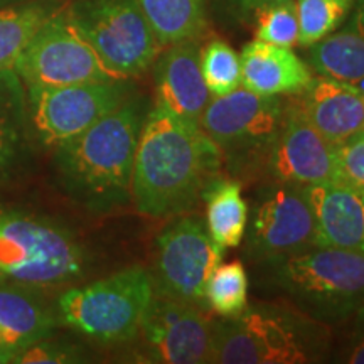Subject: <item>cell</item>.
<instances>
[{"label": "cell", "mask_w": 364, "mask_h": 364, "mask_svg": "<svg viewBox=\"0 0 364 364\" xmlns=\"http://www.w3.org/2000/svg\"><path fill=\"white\" fill-rule=\"evenodd\" d=\"M199 51L201 49L193 39L171 44L157 63L156 88L159 105L177 117L201 125L211 95L203 78Z\"/></svg>", "instance_id": "17"}, {"label": "cell", "mask_w": 364, "mask_h": 364, "mask_svg": "<svg viewBox=\"0 0 364 364\" xmlns=\"http://www.w3.org/2000/svg\"><path fill=\"white\" fill-rule=\"evenodd\" d=\"M31 134L46 147L75 139L127 100L125 80L26 88Z\"/></svg>", "instance_id": "11"}, {"label": "cell", "mask_w": 364, "mask_h": 364, "mask_svg": "<svg viewBox=\"0 0 364 364\" xmlns=\"http://www.w3.org/2000/svg\"><path fill=\"white\" fill-rule=\"evenodd\" d=\"M356 0H295L299 17V44H312L334 33L353 11Z\"/></svg>", "instance_id": "26"}, {"label": "cell", "mask_w": 364, "mask_h": 364, "mask_svg": "<svg viewBox=\"0 0 364 364\" xmlns=\"http://www.w3.org/2000/svg\"><path fill=\"white\" fill-rule=\"evenodd\" d=\"M255 36L263 43L290 48L299 44V17L295 0H268L255 9Z\"/></svg>", "instance_id": "28"}, {"label": "cell", "mask_w": 364, "mask_h": 364, "mask_svg": "<svg viewBox=\"0 0 364 364\" xmlns=\"http://www.w3.org/2000/svg\"><path fill=\"white\" fill-rule=\"evenodd\" d=\"M204 83L211 98L231 93L241 85V61L236 51L225 41H211L199 51Z\"/></svg>", "instance_id": "27"}, {"label": "cell", "mask_w": 364, "mask_h": 364, "mask_svg": "<svg viewBox=\"0 0 364 364\" xmlns=\"http://www.w3.org/2000/svg\"><path fill=\"white\" fill-rule=\"evenodd\" d=\"M265 169L273 181L297 186L338 181L336 145L311 125L299 98L285 100L284 120L267 157Z\"/></svg>", "instance_id": "14"}, {"label": "cell", "mask_w": 364, "mask_h": 364, "mask_svg": "<svg viewBox=\"0 0 364 364\" xmlns=\"http://www.w3.org/2000/svg\"><path fill=\"white\" fill-rule=\"evenodd\" d=\"M225 250L209 235L201 216L171 221L156 240L152 284L159 295L204 309L206 284L221 263Z\"/></svg>", "instance_id": "10"}, {"label": "cell", "mask_w": 364, "mask_h": 364, "mask_svg": "<svg viewBox=\"0 0 364 364\" xmlns=\"http://www.w3.org/2000/svg\"><path fill=\"white\" fill-rule=\"evenodd\" d=\"M263 2H268V0H240V4L245 9H250V11H255L258 6H262Z\"/></svg>", "instance_id": "33"}, {"label": "cell", "mask_w": 364, "mask_h": 364, "mask_svg": "<svg viewBox=\"0 0 364 364\" xmlns=\"http://www.w3.org/2000/svg\"><path fill=\"white\" fill-rule=\"evenodd\" d=\"M285 113V100L263 97L240 86L231 93L209 100L201 129L236 167L267 162Z\"/></svg>", "instance_id": "8"}, {"label": "cell", "mask_w": 364, "mask_h": 364, "mask_svg": "<svg viewBox=\"0 0 364 364\" xmlns=\"http://www.w3.org/2000/svg\"><path fill=\"white\" fill-rule=\"evenodd\" d=\"M316 221L317 247L364 252V189L343 181L304 186Z\"/></svg>", "instance_id": "15"}, {"label": "cell", "mask_w": 364, "mask_h": 364, "mask_svg": "<svg viewBox=\"0 0 364 364\" xmlns=\"http://www.w3.org/2000/svg\"><path fill=\"white\" fill-rule=\"evenodd\" d=\"M66 14L117 78L140 75L161 44L136 0H73Z\"/></svg>", "instance_id": "7"}, {"label": "cell", "mask_w": 364, "mask_h": 364, "mask_svg": "<svg viewBox=\"0 0 364 364\" xmlns=\"http://www.w3.org/2000/svg\"><path fill=\"white\" fill-rule=\"evenodd\" d=\"M247 250L265 263L317 247L316 221L304 186L273 181L258 191L248 209Z\"/></svg>", "instance_id": "12"}, {"label": "cell", "mask_w": 364, "mask_h": 364, "mask_svg": "<svg viewBox=\"0 0 364 364\" xmlns=\"http://www.w3.org/2000/svg\"><path fill=\"white\" fill-rule=\"evenodd\" d=\"M58 324L56 309L46 304L38 287L11 280L0 284V336L7 349L17 353L48 339Z\"/></svg>", "instance_id": "19"}, {"label": "cell", "mask_w": 364, "mask_h": 364, "mask_svg": "<svg viewBox=\"0 0 364 364\" xmlns=\"http://www.w3.org/2000/svg\"><path fill=\"white\" fill-rule=\"evenodd\" d=\"M29 135L26 86L16 70L0 71V176L16 166Z\"/></svg>", "instance_id": "22"}, {"label": "cell", "mask_w": 364, "mask_h": 364, "mask_svg": "<svg viewBox=\"0 0 364 364\" xmlns=\"http://www.w3.org/2000/svg\"><path fill=\"white\" fill-rule=\"evenodd\" d=\"M144 118L142 105L125 100L83 134L56 147L59 181L75 201L97 213L132 201V176Z\"/></svg>", "instance_id": "2"}, {"label": "cell", "mask_w": 364, "mask_h": 364, "mask_svg": "<svg viewBox=\"0 0 364 364\" xmlns=\"http://www.w3.org/2000/svg\"><path fill=\"white\" fill-rule=\"evenodd\" d=\"M154 294L149 270L125 268L107 279L66 290L58 299L59 324L103 343H127L136 338Z\"/></svg>", "instance_id": "6"}, {"label": "cell", "mask_w": 364, "mask_h": 364, "mask_svg": "<svg viewBox=\"0 0 364 364\" xmlns=\"http://www.w3.org/2000/svg\"><path fill=\"white\" fill-rule=\"evenodd\" d=\"M26 88H53L120 80L78 33L66 9L54 11L36 31L14 66Z\"/></svg>", "instance_id": "9"}, {"label": "cell", "mask_w": 364, "mask_h": 364, "mask_svg": "<svg viewBox=\"0 0 364 364\" xmlns=\"http://www.w3.org/2000/svg\"><path fill=\"white\" fill-rule=\"evenodd\" d=\"M31 2V0H0V9L11 7V6H19V4Z\"/></svg>", "instance_id": "34"}, {"label": "cell", "mask_w": 364, "mask_h": 364, "mask_svg": "<svg viewBox=\"0 0 364 364\" xmlns=\"http://www.w3.org/2000/svg\"><path fill=\"white\" fill-rule=\"evenodd\" d=\"M14 356H16V351H11V349H0V364L14 363Z\"/></svg>", "instance_id": "32"}, {"label": "cell", "mask_w": 364, "mask_h": 364, "mask_svg": "<svg viewBox=\"0 0 364 364\" xmlns=\"http://www.w3.org/2000/svg\"><path fill=\"white\" fill-rule=\"evenodd\" d=\"M4 282H7V279H6V277L0 275V284H4Z\"/></svg>", "instance_id": "36"}, {"label": "cell", "mask_w": 364, "mask_h": 364, "mask_svg": "<svg viewBox=\"0 0 364 364\" xmlns=\"http://www.w3.org/2000/svg\"><path fill=\"white\" fill-rule=\"evenodd\" d=\"M81 361L80 353L70 346L48 343V339L26 346L19 349L14 356L17 364H34V363H78Z\"/></svg>", "instance_id": "30"}, {"label": "cell", "mask_w": 364, "mask_h": 364, "mask_svg": "<svg viewBox=\"0 0 364 364\" xmlns=\"http://www.w3.org/2000/svg\"><path fill=\"white\" fill-rule=\"evenodd\" d=\"M265 263L272 285L316 321L339 322L364 307V252L314 247Z\"/></svg>", "instance_id": "4"}, {"label": "cell", "mask_w": 364, "mask_h": 364, "mask_svg": "<svg viewBox=\"0 0 364 364\" xmlns=\"http://www.w3.org/2000/svg\"><path fill=\"white\" fill-rule=\"evenodd\" d=\"M85 268V250L68 228L0 206V275L43 289L80 279Z\"/></svg>", "instance_id": "5"}, {"label": "cell", "mask_w": 364, "mask_h": 364, "mask_svg": "<svg viewBox=\"0 0 364 364\" xmlns=\"http://www.w3.org/2000/svg\"><path fill=\"white\" fill-rule=\"evenodd\" d=\"M221 162L220 149L201 125L156 103L140 129L132 203L140 215L150 218L182 215L220 176Z\"/></svg>", "instance_id": "1"}, {"label": "cell", "mask_w": 364, "mask_h": 364, "mask_svg": "<svg viewBox=\"0 0 364 364\" xmlns=\"http://www.w3.org/2000/svg\"><path fill=\"white\" fill-rule=\"evenodd\" d=\"M338 179L364 189V132L336 145Z\"/></svg>", "instance_id": "29"}, {"label": "cell", "mask_w": 364, "mask_h": 364, "mask_svg": "<svg viewBox=\"0 0 364 364\" xmlns=\"http://www.w3.org/2000/svg\"><path fill=\"white\" fill-rule=\"evenodd\" d=\"M206 203V226L211 238L223 250L240 247L247 233L248 204L238 181L221 174L213 179L203 194Z\"/></svg>", "instance_id": "21"}, {"label": "cell", "mask_w": 364, "mask_h": 364, "mask_svg": "<svg viewBox=\"0 0 364 364\" xmlns=\"http://www.w3.org/2000/svg\"><path fill=\"white\" fill-rule=\"evenodd\" d=\"M54 11L44 0L0 9V71L14 70L27 43Z\"/></svg>", "instance_id": "24"}, {"label": "cell", "mask_w": 364, "mask_h": 364, "mask_svg": "<svg viewBox=\"0 0 364 364\" xmlns=\"http://www.w3.org/2000/svg\"><path fill=\"white\" fill-rule=\"evenodd\" d=\"M204 302L221 318L240 316L248 307V275L243 263H220L209 277Z\"/></svg>", "instance_id": "25"}, {"label": "cell", "mask_w": 364, "mask_h": 364, "mask_svg": "<svg viewBox=\"0 0 364 364\" xmlns=\"http://www.w3.org/2000/svg\"><path fill=\"white\" fill-rule=\"evenodd\" d=\"M136 336L149 363H211L213 322L193 304L154 294Z\"/></svg>", "instance_id": "13"}, {"label": "cell", "mask_w": 364, "mask_h": 364, "mask_svg": "<svg viewBox=\"0 0 364 364\" xmlns=\"http://www.w3.org/2000/svg\"><path fill=\"white\" fill-rule=\"evenodd\" d=\"M311 125L332 145L364 132V90L318 75L299 98Z\"/></svg>", "instance_id": "16"}, {"label": "cell", "mask_w": 364, "mask_h": 364, "mask_svg": "<svg viewBox=\"0 0 364 364\" xmlns=\"http://www.w3.org/2000/svg\"><path fill=\"white\" fill-rule=\"evenodd\" d=\"M0 349H7L6 344H4V341H2V336H0ZM11 351H12V349H11Z\"/></svg>", "instance_id": "35"}, {"label": "cell", "mask_w": 364, "mask_h": 364, "mask_svg": "<svg viewBox=\"0 0 364 364\" xmlns=\"http://www.w3.org/2000/svg\"><path fill=\"white\" fill-rule=\"evenodd\" d=\"M353 14L341 29L311 46L309 63L318 75L346 81L364 90V0H356Z\"/></svg>", "instance_id": "20"}, {"label": "cell", "mask_w": 364, "mask_h": 364, "mask_svg": "<svg viewBox=\"0 0 364 364\" xmlns=\"http://www.w3.org/2000/svg\"><path fill=\"white\" fill-rule=\"evenodd\" d=\"M344 361L351 364H364V336L354 343L351 351L348 353V356H346Z\"/></svg>", "instance_id": "31"}, {"label": "cell", "mask_w": 364, "mask_h": 364, "mask_svg": "<svg viewBox=\"0 0 364 364\" xmlns=\"http://www.w3.org/2000/svg\"><path fill=\"white\" fill-rule=\"evenodd\" d=\"M329 348L327 324L297 309L258 304L248 306L240 316L213 322L211 363H321Z\"/></svg>", "instance_id": "3"}, {"label": "cell", "mask_w": 364, "mask_h": 364, "mask_svg": "<svg viewBox=\"0 0 364 364\" xmlns=\"http://www.w3.org/2000/svg\"><path fill=\"white\" fill-rule=\"evenodd\" d=\"M240 61L241 85L263 97L300 95L314 78L292 49L258 39L245 46Z\"/></svg>", "instance_id": "18"}, {"label": "cell", "mask_w": 364, "mask_h": 364, "mask_svg": "<svg viewBox=\"0 0 364 364\" xmlns=\"http://www.w3.org/2000/svg\"><path fill=\"white\" fill-rule=\"evenodd\" d=\"M161 46L194 39L204 26V0H136Z\"/></svg>", "instance_id": "23"}]
</instances>
